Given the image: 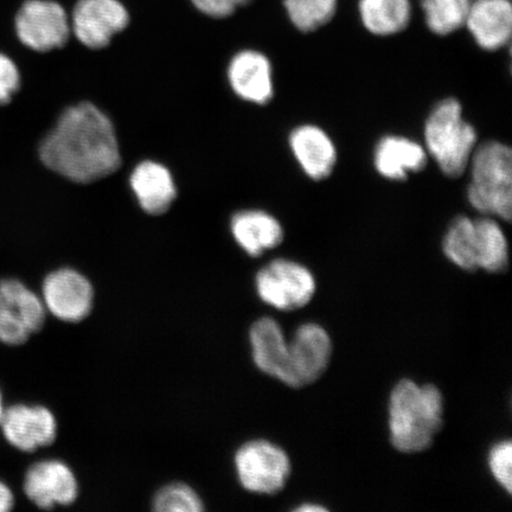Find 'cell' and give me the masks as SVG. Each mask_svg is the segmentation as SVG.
Returning a JSON list of instances; mask_svg holds the SVG:
<instances>
[{
    "label": "cell",
    "instance_id": "obj_1",
    "mask_svg": "<svg viewBox=\"0 0 512 512\" xmlns=\"http://www.w3.org/2000/svg\"><path fill=\"white\" fill-rule=\"evenodd\" d=\"M42 163L69 181L88 184L120 168L117 134L110 118L91 104L69 107L40 146Z\"/></svg>",
    "mask_w": 512,
    "mask_h": 512
},
{
    "label": "cell",
    "instance_id": "obj_2",
    "mask_svg": "<svg viewBox=\"0 0 512 512\" xmlns=\"http://www.w3.org/2000/svg\"><path fill=\"white\" fill-rule=\"evenodd\" d=\"M390 443L401 453L427 451L444 426V396L433 384L403 379L389 398Z\"/></svg>",
    "mask_w": 512,
    "mask_h": 512
},
{
    "label": "cell",
    "instance_id": "obj_3",
    "mask_svg": "<svg viewBox=\"0 0 512 512\" xmlns=\"http://www.w3.org/2000/svg\"><path fill=\"white\" fill-rule=\"evenodd\" d=\"M425 149L443 174L462 177L478 145V133L464 118L463 106L457 99L438 102L428 114L424 127Z\"/></svg>",
    "mask_w": 512,
    "mask_h": 512
},
{
    "label": "cell",
    "instance_id": "obj_4",
    "mask_svg": "<svg viewBox=\"0 0 512 512\" xmlns=\"http://www.w3.org/2000/svg\"><path fill=\"white\" fill-rule=\"evenodd\" d=\"M466 197L482 216L507 221L512 216V151L496 140L478 144L470 160Z\"/></svg>",
    "mask_w": 512,
    "mask_h": 512
},
{
    "label": "cell",
    "instance_id": "obj_5",
    "mask_svg": "<svg viewBox=\"0 0 512 512\" xmlns=\"http://www.w3.org/2000/svg\"><path fill=\"white\" fill-rule=\"evenodd\" d=\"M236 478L249 494L274 496L285 489L291 476L288 454L266 439H252L236 450L233 459Z\"/></svg>",
    "mask_w": 512,
    "mask_h": 512
},
{
    "label": "cell",
    "instance_id": "obj_6",
    "mask_svg": "<svg viewBox=\"0 0 512 512\" xmlns=\"http://www.w3.org/2000/svg\"><path fill=\"white\" fill-rule=\"evenodd\" d=\"M48 317L38 292L22 280L0 279V344L22 347L40 334Z\"/></svg>",
    "mask_w": 512,
    "mask_h": 512
},
{
    "label": "cell",
    "instance_id": "obj_7",
    "mask_svg": "<svg viewBox=\"0 0 512 512\" xmlns=\"http://www.w3.org/2000/svg\"><path fill=\"white\" fill-rule=\"evenodd\" d=\"M315 275L297 261L275 259L255 275V291L262 303L278 311L303 309L315 297Z\"/></svg>",
    "mask_w": 512,
    "mask_h": 512
},
{
    "label": "cell",
    "instance_id": "obj_8",
    "mask_svg": "<svg viewBox=\"0 0 512 512\" xmlns=\"http://www.w3.org/2000/svg\"><path fill=\"white\" fill-rule=\"evenodd\" d=\"M38 294L48 316L64 324L85 322L95 309L96 292L91 279L72 267L49 272Z\"/></svg>",
    "mask_w": 512,
    "mask_h": 512
},
{
    "label": "cell",
    "instance_id": "obj_9",
    "mask_svg": "<svg viewBox=\"0 0 512 512\" xmlns=\"http://www.w3.org/2000/svg\"><path fill=\"white\" fill-rule=\"evenodd\" d=\"M23 495L37 509L72 507L81 494L73 467L59 458H43L30 464L22 482Z\"/></svg>",
    "mask_w": 512,
    "mask_h": 512
},
{
    "label": "cell",
    "instance_id": "obj_10",
    "mask_svg": "<svg viewBox=\"0 0 512 512\" xmlns=\"http://www.w3.org/2000/svg\"><path fill=\"white\" fill-rule=\"evenodd\" d=\"M56 414L40 403H14L6 406L0 432L12 448L22 453H35L53 446L59 438Z\"/></svg>",
    "mask_w": 512,
    "mask_h": 512
},
{
    "label": "cell",
    "instance_id": "obj_11",
    "mask_svg": "<svg viewBox=\"0 0 512 512\" xmlns=\"http://www.w3.org/2000/svg\"><path fill=\"white\" fill-rule=\"evenodd\" d=\"M332 341L323 326L316 323L300 325L288 341V361L284 384L299 389L317 382L329 368Z\"/></svg>",
    "mask_w": 512,
    "mask_h": 512
},
{
    "label": "cell",
    "instance_id": "obj_12",
    "mask_svg": "<svg viewBox=\"0 0 512 512\" xmlns=\"http://www.w3.org/2000/svg\"><path fill=\"white\" fill-rule=\"evenodd\" d=\"M15 25L19 41L38 53L66 46L72 34L66 10L51 0L25 2L18 11Z\"/></svg>",
    "mask_w": 512,
    "mask_h": 512
},
{
    "label": "cell",
    "instance_id": "obj_13",
    "mask_svg": "<svg viewBox=\"0 0 512 512\" xmlns=\"http://www.w3.org/2000/svg\"><path fill=\"white\" fill-rule=\"evenodd\" d=\"M130 15L119 0H79L73 10L72 32L89 49H104L124 31Z\"/></svg>",
    "mask_w": 512,
    "mask_h": 512
},
{
    "label": "cell",
    "instance_id": "obj_14",
    "mask_svg": "<svg viewBox=\"0 0 512 512\" xmlns=\"http://www.w3.org/2000/svg\"><path fill=\"white\" fill-rule=\"evenodd\" d=\"M288 145L300 169L312 181H324L334 172L338 159L336 145L322 127L297 126L288 137Z\"/></svg>",
    "mask_w": 512,
    "mask_h": 512
},
{
    "label": "cell",
    "instance_id": "obj_15",
    "mask_svg": "<svg viewBox=\"0 0 512 512\" xmlns=\"http://www.w3.org/2000/svg\"><path fill=\"white\" fill-rule=\"evenodd\" d=\"M230 87L242 100L267 105L274 96L273 69L270 59L258 50H242L228 67Z\"/></svg>",
    "mask_w": 512,
    "mask_h": 512
},
{
    "label": "cell",
    "instance_id": "obj_16",
    "mask_svg": "<svg viewBox=\"0 0 512 512\" xmlns=\"http://www.w3.org/2000/svg\"><path fill=\"white\" fill-rule=\"evenodd\" d=\"M465 27L479 48L497 51L510 42L512 6L510 0H475L471 2Z\"/></svg>",
    "mask_w": 512,
    "mask_h": 512
},
{
    "label": "cell",
    "instance_id": "obj_17",
    "mask_svg": "<svg viewBox=\"0 0 512 512\" xmlns=\"http://www.w3.org/2000/svg\"><path fill=\"white\" fill-rule=\"evenodd\" d=\"M428 159L424 145L403 136L383 137L374 150L375 170L389 181H405L418 174L426 168Z\"/></svg>",
    "mask_w": 512,
    "mask_h": 512
},
{
    "label": "cell",
    "instance_id": "obj_18",
    "mask_svg": "<svg viewBox=\"0 0 512 512\" xmlns=\"http://www.w3.org/2000/svg\"><path fill=\"white\" fill-rule=\"evenodd\" d=\"M248 339L255 367L283 383L287 370L288 341L277 320L272 317L256 319L249 328Z\"/></svg>",
    "mask_w": 512,
    "mask_h": 512
},
{
    "label": "cell",
    "instance_id": "obj_19",
    "mask_svg": "<svg viewBox=\"0 0 512 512\" xmlns=\"http://www.w3.org/2000/svg\"><path fill=\"white\" fill-rule=\"evenodd\" d=\"M230 229L242 251L252 258L279 247L285 239L278 219L262 210L240 211L234 215Z\"/></svg>",
    "mask_w": 512,
    "mask_h": 512
},
{
    "label": "cell",
    "instance_id": "obj_20",
    "mask_svg": "<svg viewBox=\"0 0 512 512\" xmlns=\"http://www.w3.org/2000/svg\"><path fill=\"white\" fill-rule=\"evenodd\" d=\"M130 184L139 206L150 215L166 213L177 195L170 171L152 160L140 163L133 170Z\"/></svg>",
    "mask_w": 512,
    "mask_h": 512
},
{
    "label": "cell",
    "instance_id": "obj_21",
    "mask_svg": "<svg viewBox=\"0 0 512 512\" xmlns=\"http://www.w3.org/2000/svg\"><path fill=\"white\" fill-rule=\"evenodd\" d=\"M358 12L370 34L387 37L407 29L413 8L411 0H360Z\"/></svg>",
    "mask_w": 512,
    "mask_h": 512
},
{
    "label": "cell",
    "instance_id": "obj_22",
    "mask_svg": "<svg viewBox=\"0 0 512 512\" xmlns=\"http://www.w3.org/2000/svg\"><path fill=\"white\" fill-rule=\"evenodd\" d=\"M475 220L478 270L504 272L509 267V243L501 224L490 216L480 215Z\"/></svg>",
    "mask_w": 512,
    "mask_h": 512
},
{
    "label": "cell",
    "instance_id": "obj_23",
    "mask_svg": "<svg viewBox=\"0 0 512 512\" xmlns=\"http://www.w3.org/2000/svg\"><path fill=\"white\" fill-rule=\"evenodd\" d=\"M443 251L460 270L478 271L476 220L464 215L456 217L444 236Z\"/></svg>",
    "mask_w": 512,
    "mask_h": 512
},
{
    "label": "cell",
    "instance_id": "obj_24",
    "mask_svg": "<svg viewBox=\"0 0 512 512\" xmlns=\"http://www.w3.org/2000/svg\"><path fill=\"white\" fill-rule=\"evenodd\" d=\"M471 0H421L427 28L434 35L447 36L465 27Z\"/></svg>",
    "mask_w": 512,
    "mask_h": 512
},
{
    "label": "cell",
    "instance_id": "obj_25",
    "mask_svg": "<svg viewBox=\"0 0 512 512\" xmlns=\"http://www.w3.org/2000/svg\"><path fill=\"white\" fill-rule=\"evenodd\" d=\"M338 0H284L285 10L294 28L313 32L335 17Z\"/></svg>",
    "mask_w": 512,
    "mask_h": 512
},
{
    "label": "cell",
    "instance_id": "obj_26",
    "mask_svg": "<svg viewBox=\"0 0 512 512\" xmlns=\"http://www.w3.org/2000/svg\"><path fill=\"white\" fill-rule=\"evenodd\" d=\"M151 508L157 512H202L206 502L194 486L176 480L160 486L152 496Z\"/></svg>",
    "mask_w": 512,
    "mask_h": 512
},
{
    "label": "cell",
    "instance_id": "obj_27",
    "mask_svg": "<svg viewBox=\"0 0 512 512\" xmlns=\"http://www.w3.org/2000/svg\"><path fill=\"white\" fill-rule=\"evenodd\" d=\"M489 469L496 482L507 491L512 492V444L510 440H503L492 446L489 453Z\"/></svg>",
    "mask_w": 512,
    "mask_h": 512
},
{
    "label": "cell",
    "instance_id": "obj_28",
    "mask_svg": "<svg viewBox=\"0 0 512 512\" xmlns=\"http://www.w3.org/2000/svg\"><path fill=\"white\" fill-rule=\"evenodd\" d=\"M21 87V73L9 56L0 54V106L8 105Z\"/></svg>",
    "mask_w": 512,
    "mask_h": 512
},
{
    "label": "cell",
    "instance_id": "obj_29",
    "mask_svg": "<svg viewBox=\"0 0 512 512\" xmlns=\"http://www.w3.org/2000/svg\"><path fill=\"white\" fill-rule=\"evenodd\" d=\"M253 0H191L195 8L203 15L213 18H227L236 10Z\"/></svg>",
    "mask_w": 512,
    "mask_h": 512
},
{
    "label": "cell",
    "instance_id": "obj_30",
    "mask_svg": "<svg viewBox=\"0 0 512 512\" xmlns=\"http://www.w3.org/2000/svg\"><path fill=\"white\" fill-rule=\"evenodd\" d=\"M16 495L11 486L0 479V512H10L16 507Z\"/></svg>",
    "mask_w": 512,
    "mask_h": 512
},
{
    "label": "cell",
    "instance_id": "obj_31",
    "mask_svg": "<svg viewBox=\"0 0 512 512\" xmlns=\"http://www.w3.org/2000/svg\"><path fill=\"white\" fill-rule=\"evenodd\" d=\"M297 511H300V512H306V511H326V509L324 507H322V505H312V504H309V505H302V507H299L297 509Z\"/></svg>",
    "mask_w": 512,
    "mask_h": 512
},
{
    "label": "cell",
    "instance_id": "obj_32",
    "mask_svg": "<svg viewBox=\"0 0 512 512\" xmlns=\"http://www.w3.org/2000/svg\"><path fill=\"white\" fill-rule=\"evenodd\" d=\"M5 407L6 406H5V403H4L2 389H0V421H2L3 414H4V411H5Z\"/></svg>",
    "mask_w": 512,
    "mask_h": 512
}]
</instances>
